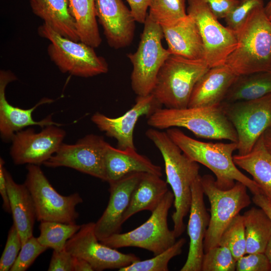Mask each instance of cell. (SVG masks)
Listing matches in <instances>:
<instances>
[{"instance_id": "1", "label": "cell", "mask_w": 271, "mask_h": 271, "mask_svg": "<svg viewBox=\"0 0 271 271\" xmlns=\"http://www.w3.org/2000/svg\"><path fill=\"white\" fill-rule=\"evenodd\" d=\"M146 135L160 151L164 161L166 182L174 196L175 211L172 219L173 230L177 238L185 229L184 219L190 211L191 186L199 175L200 167L183 153L166 131L152 127L146 131Z\"/></svg>"}, {"instance_id": "2", "label": "cell", "mask_w": 271, "mask_h": 271, "mask_svg": "<svg viewBox=\"0 0 271 271\" xmlns=\"http://www.w3.org/2000/svg\"><path fill=\"white\" fill-rule=\"evenodd\" d=\"M166 132L187 157L214 173L219 188L228 189L234 185L235 181H238L245 185L253 195L263 194L259 185L240 172L235 164L232 154L237 150V143H213L198 141L177 127L168 128Z\"/></svg>"}, {"instance_id": "3", "label": "cell", "mask_w": 271, "mask_h": 271, "mask_svg": "<svg viewBox=\"0 0 271 271\" xmlns=\"http://www.w3.org/2000/svg\"><path fill=\"white\" fill-rule=\"evenodd\" d=\"M235 32L237 46L225 64L237 75L271 71V22L264 5L255 8Z\"/></svg>"}, {"instance_id": "4", "label": "cell", "mask_w": 271, "mask_h": 271, "mask_svg": "<svg viewBox=\"0 0 271 271\" xmlns=\"http://www.w3.org/2000/svg\"><path fill=\"white\" fill-rule=\"evenodd\" d=\"M147 124L158 129L184 127L196 137L206 139L238 141L236 130L221 105L179 109L161 107L148 117Z\"/></svg>"}, {"instance_id": "5", "label": "cell", "mask_w": 271, "mask_h": 271, "mask_svg": "<svg viewBox=\"0 0 271 271\" xmlns=\"http://www.w3.org/2000/svg\"><path fill=\"white\" fill-rule=\"evenodd\" d=\"M209 68L204 59L171 55L158 73L152 94L166 108L187 107L196 83Z\"/></svg>"}, {"instance_id": "6", "label": "cell", "mask_w": 271, "mask_h": 271, "mask_svg": "<svg viewBox=\"0 0 271 271\" xmlns=\"http://www.w3.org/2000/svg\"><path fill=\"white\" fill-rule=\"evenodd\" d=\"M38 33L50 41L48 55L62 73L87 78L108 72L107 62L97 55L94 48L65 38L45 23L38 27Z\"/></svg>"}, {"instance_id": "7", "label": "cell", "mask_w": 271, "mask_h": 271, "mask_svg": "<svg viewBox=\"0 0 271 271\" xmlns=\"http://www.w3.org/2000/svg\"><path fill=\"white\" fill-rule=\"evenodd\" d=\"M136 51L127 54L132 65L131 86L137 96L152 93L158 73L171 55L162 45L164 34L162 27L148 16Z\"/></svg>"}, {"instance_id": "8", "label": "cell", "mask_w": 271, "mask_h": 271, "mask_svg": "<svg viewBox=\"0 0 271 271\" xmlns=\"http://www.w3.org/2000/svg\"><path fill=\"white\" fill-rule=\"evenodd\" d=\"M204 192L210 204L209 225L204 239V251L218 245L221 235L232 219L251 203L247 187L236 181L228 189L219 188L210 175L201 176Z\"/></svg>"}, {"instance_id": "9", "label": "cell", "mask_w": 271, "mask_h": 271, "mask_svg": "<svg viewBox=\"0 0 271 271\" xmlns=\"http://www.w3.org/2000/svg\"><path fill=\"white\" fill-rule=\"evenodd\" d=\"M174 196L168 191L148 220L134 229L117 233L100 241L113 248L136 247L157 255L173 245L176 241L173 230L168 224L169 211L174 203Z\"/></svg>"}, {"instance_id": "10", "label": "cell", "mask_w": 271, "mask_h": 271, "mask_svg": "<svg viewBox=\"0 0 271 271\" xmlns=\"http://www.w3.org/2000/svg\"><path fill=\"white\" fill-rule=\"evenodd\" d=\"M24 184L33 198L37 220L74 224L79 214L77 205L83 202L78 193L68 196L59 194L50 183L40 166L28 164Z\"/></svg>"}, {"instance_id": "11", "label": "cell", "mask_w": 271, "mask_h": 271, "mask_svg": "<svg viewBox=\"0 0 271 271\" xmlns=\"http://www.w3.org/2000/svg\"><path fill=\"white\" fill-rule=\"evenodd\" d=\"M221 106L236 130L238 155L250 152L271 127V94L254 100L222 102Z\"/></svg>"}, {"instance_id": "12", "label": "cell", "mask_w": 271, "mask_h": 271, "mask_svg": "<svg viewBox=\"0 0 271 271\" xmlns=\"http://www.w3.org/2000/svg\"><path fill=\"white\" fill-rule=\"evenodd\" d=\"M187 13L196 22L209 68L225 64L237 46L236 32L221 25L203 0H187Z\"/></svg>"}, {"instance_id": "13", "label": "cell", "mask_w": 271, "mask_h": 271, "mask_svg": "<svg viewBox=\"0 0 271 271\" xmlns=\"http://www.w3.org/2000/svg\"><path fill=\"white\" fill-rule=\"evenodd\" d=\"M108 144L102 136L87 134L74 144L62 143L43 165L70 168L106 182L105 156Z\"/></svg>"}, {"instance_id": "14", "label": "cell", "mask_w": 271, "mask_h": 271, "mask_svg": "<svg viewBox=\"0 0 271 271\" xmlns=\"http://www.w3.org/2000/svg\"><path fill=\"white\" fill-rule=\"evenodd\" d=\"M95 223L81 225L80 229L67 242L65 249L73 256L86 260L94 270L120 269L140 258L132 253L121 252L101 243L97 238Z\"/></svg>"}, {"instance_id": "15", "label": "cell", "mask_w": 271, "mask_h": 271, "mask_svg": "<svg viewBox=\"0 0 271 271\" xmlns=\"http://www.w3.org/2000/svg\"><path fill=\"white\" fill-rule=\"evenodd\" d=\"M66 131L56 125H50L36 132L33 128L17 131L11 141L10 155L16 165L40 166L59 149Z\"/></svg>"}, {"instance_id": "16", "label": "cell", "mask_w": 271, "mask_h": 271, "mask_svg": "<svg viewBox=\"0 0 271 271\" xmlns=\"http://www.w3.org/2000/svg\"><path fill=\"white\" fill-rule=\"evenodd\" d=\"M162 106L152 93L137 96L135 104L123 115L112 118L97 112L91 120L107 137L116 140L117 148L136 149L133 133L138 119L145 115L149 117Z\"/></svg>"}, {"instance_id": "17", "label": "cell", "mask_w": 271, "mask_h": 271, "mask_svg": "<svg viewBox=\"0 0 271 271\" xmlns=\"http://www.w3.org/2000/svg\"><path fill=\"white\" fill-rule=\"evenodd\" d=\"M96 18L101 25L109 46L115 49L132 42L136 20L122 0H94Z\"/></svg>"}, {"instance_id": "18", "label": "cell", "mask_w": 271, "mask_h": 271, "mask_svg": "<svg viewBox=\"0 0 271 271\" xmlns=\"http://www.w3.org/2000/svg\"><path fill=\"white\" fill-rule=\"evenodd\" d=\"M135 172L109 183V199L101 217L95 223L94 230L99 241L120 233L123 216L129 204L132 192L142 174Z\"/></svg>"}, {"instance_id": "19", "label": "cell", "mask_w": 271, "mask_h": 271, "mask_svg": "<svg viewBox=\"0 0 271 271\" xmlns=\"http://www.w3.org/2000/svg\"><path fill=\"white\" fill-rule=\"evenodd\" d=\"M17 79L11 71L1 70L0 71V134L2 139L11 141L14 134L25 127L39 125L42 128L50 125L61 126L63 124L52 120L49 115L40 121L32 117L33 112L40 105L53 102L51 99L44 98L29 109H23L11 104L6 97V89L8 83Z\"/></svg>"}, {"instance_id": "20", "label": "cell", "mask_w": 271, "mask_h": 271, "mask_svg": "<svg viewBox=\"0 0 271 271\" xmlns=\"http://www.w3.org/2000/svg\"><path fill=\"white\" fill-rule=\"evenodd\" d=\"M204 194L201 176L199 175L191 186V202L187 225L189 248L186 261L181 271H201L204 239L210 219Z\"/></svg>"}, {"instance_id": "21", "label": "cell", "mask_w": 271, "mask_h": 271, "mask_svg": "<svg viewBox=\"0 0 271 271\" xmlns=\"http://www.w3.org/2000/svg\"><path fill=\"white\" fill-rule=\"evenodd\" d=\"M237 76L225 64L209 68L196 83L188 107L220 106Z\"/></svg>"}, {"instance_id": "22", "label": "cell", "mask_w": 271, "mask_h": 271, "mask_svg": "<svg viewBox=\"0 0 271 271\" xmlns=\"http://www.w3.org/2000/svg\"><path fill=\"white\" fill-rule=\"evenodd\" d=\"M171 55L190 59H204L205 51L198 27L189 15L177 22L162 27Z\"/></svg>"}, {"instance_id": "23", "label": "cell", "mask_w": 271, "mask_h": 271, "mask_svg": "<svg viewBox=\"0 0 271 271\" xmlns=\"http://www.w3.org/2000/svg\"><path fill=\"white\" fill-rule=\"evenodd\" d=\"M107 181H116L132 173H150L162 176V168L136 149H120L108 144L105 156Z\"/></svg>"}, {"instance_id": "24", "label": "cell", "mask_w": 271, "mask_h": 271, "mask_svg": "<svg viewBox=\"0 0 271 271\" xmlns=\"http://www.w3.org/2000/svg\"><path fill=\"white\" fill-rule=\"evenodd\" d=\"M5 175L13 223L19 231L23 245L33 236L34 225L37 220L35 206L25 184L17 183L6 169Z\"/></svg>"}, {"instance_id": "25", "label": "cell", "mask_w": 271, "mask_h": 271, "mask_svg": "<svg viewBox=\"0 0 271 271\" xmlns=\"http://www.w3.org/2000/svg\"><path fill=\"white\" fill-rule=\"evenodd\" d=\"M33 13L61 36L79 41L68 0H30Z\"/></svg>"}, {"instance_id": "26", "label": "cell", "mask_w": 271, "mask_h": 271, "mask_svg": "<svg viewBox=\"0 0 271 271\" xmlns=\"http://www.w3.org/2000/svg\"><path fill=\"white\" fill-rule=\"evenodd\" d=\"M168 191V183L161 176L143 173L132 192L129 204L123 216V222L139 212L148 210L152 212Z\"/></svg>"}, {"instance_id": "27", "label": "cell", "mask_w": 271, "mask_h": 271, "mask_svg": "<svg viewBox=\"0 0 271 271\" xmlns=\"http://www.w3.org/2000/svg\"><path fill=\"white\" fill-rule=\"evenodd\" d=\"M235 164L253 177L263 194L271 201V153L266 149L262 134L248 153L233 156Z\"/></svg>"}, {"instance_id": "28", "label": "cell", "mask_w": 271, "mask_h": 271, "mask_svg": "<svg viewBox=\"0 0 271 271\" xmlns=\"http://www.w3.org/2000/svg\"><path fill=\"white\" fill-rule=\"evenodd\" d=\"M271 94V71L238 75L223 102L251 100Z\"/></svg>"}, {"instance_id": "29", "label": "cell", "mask_w": 271, "mask_h": 271, "mask_svg": "<svg viewBox=\"0 0 271 271\" xmlns=\"http://www.w3.org/2000/svg\"><path fill=\"white\" fill-rule=\"evenodd\" d=\"M246 254L264 253L271 235V219L261 208L252 207L243 215Z\"/></svg>"}, {"instance_id": "30", "label": "cell", "mask_w": 271, "mask_h": 271, "mask_svg": "<svg viewBox=\"0 0 271 271\" xmlns=\"http://www.w3.org/2000/svg\"><path fill=\"white\" fill-rule=\"evenodd\" d=\"M68 2L80 41L94 48L98 47L101 38L97 23L94 0H68Z\"/></svg>"}, {"instance_id": "31", "label": "cell", "mask_w": 271, "mask_h": 271, "mask_svg": "<svg viewBox=\"0 0 271 271\" xmlns=\"http://www.w3.org/2000/svg\"><path fill=\"white\" fill-rule=\"evenodd\" d=\"M38 241L48 249L61 251L65 248L67 241L80 228L81 225L55 221L40 222Z\"/></svg>"}, {"instance_id": "32", "label": "cell", "mask_w": 271, "mask_h": 271, "mask_svg": "<svg viewBox=\"0 0 271 271\" xmlns=\"http://www.w3.org/2000/svg\"><path fill=\"white\" fill-rule=\"evenodd\" d=\"M147 16L161 27L171 25L187 16L186 0H150Z\"/></svg>"}, {"instance_id": "33", "label": "cell", "mask_w": 271, "mask_h": 271, "mask_svg": "<svg viewBox=\"0 0 271 271\" xmlns=\"http://www.w3.org/2000/svg\"><path fill=\"white\" fill-rule=\"evenodd\" d=\"M186 240L181 238L163 252L150 259L138 260L118 269L119 271H168V264L173 257L180 254Z\"/></svg>"}, {"instance_id": "34", "label": "cell", "mask_w": 271, "mask_h": 271, "mask_svg": "<svg viewBox=\"0 0 271 271\" xmlns=\"http://www.w3.org/2000/svg\"><path fill=\"white\" fill-rule=\"evenodd\" d=\"M218 245L229 247L237 260L246 254V243L243 215L235 216L223 232Z\"/></svg>"}, {"instance_id": "35", "label": "cell", "mask_w": 271, "mask_h": 271, "mask_svg": "<svg viewBox=\"0 0 271 271\" xmlns=\"http://www.w3.org/2000/svg\"><path fill=\"white\" fill-rule=\"evenodd\" d=\"M236 264L229 247L218 245L204 253L201 271H234Z\"/></svg>"}, {"instance_id": "36", "label": "cell", "mask_w": 271, "mask_h": 271, "mask_svg": "<svg viewBox=\"0 0 271 271\" xmlns=\"http://www.w3.org/2000/svg\"><path fill=\"white\" fill-rule=\"evenodd\" d=\"M48 248L43 246L37 237L32 236L22 245L10 271H25L36 259Z\"/></svg>"}, {"instance_id": "37", "label": "cell", "mask_w": 271, "mask_h": 271, "mask_svg": "<svg viewBox=\"0 0 271 271\" xmlns=\"http://www.w3.org/2000/svg\"><path fill=\"white\" fill-rule=\"evenodd\" d=\"M22 246L21 236L16 225L11 227L6 245L0 259V270H10Z\"/></svg>"}, {"instance_id": "38", "label": "cell", "mask_w": 271, "mask_h": 271, "mask_svg": "<svg viewBox=\"0 0 271 271\" xmlns=\"http://www.w3.org/2000/svg\"><path fill=\"white\" fill-rule=\"evenodd\" d=\"M264 5L263 0H239L238 4L225 18L227 27L236 32L244 24L251 12Z\"/></svg>"}, {"instance_id": "39", "label": "cell", "mask_w": 271, "mask_h": 271, "mask_svg": "<svg viewBox=\"0 0 271 271\" xmlns=\"http://www.w3.org/2000/svg\"><path fill=\"white\" fill-rule=\"evenodd\" d=\"M237 271H271L270 263L264 253H251L236 260Z\"/></svg>"}, {"instance_id": "40", "label": "cell", "mask_w": 271, "mask_h": 271, "mask_svg": "<svg viewBox=\"0 0 271 271\" xmlns=\"http://www.w3.org/2000/svg\"><path fill=\"white\" fill-rule=\"evenodd\" d=\"M49 271H74L73 256L65 248L53 250L48 268Z\"/></svg>"}, {"instance_id": "41", "label": "cell", "mask_w": 271, "mask_h": 271, "mask_svg": "<svg viewBox=\"0 0 271 271\" xmlns=\"http://www.w3.org/2000/svg\"><path fill=\"white\" fill-rule=\"evenodd\" d=\"M217 19H225L238 4L239 0H203Z\"/></svg>"}, {"instance_id": "42", "label": "cell", "mask_w": 271, "mask_h": 271, "mask_svg": "<svg viewBox=\"0 0 271 271\" xmlns=\"http://www.w3.org/2000/svg\"><path fill=\"white\" fill-rule=\"evenodd\" d=\"M136 22L144 24L148 15L150 0H126Z\"/></svg>"}, {"instance_id": "43", "label": "cell", "mask_w": 271, "mask_h": 271, "mask_svg": "<svg viewBox=\"0 0 271 271\" xmlns=\"http://www.w3.org/2000/svg\"><path fill=\"white\" fill-rule=\"evenodd\" d=\"M5 162L3 158H0V194L3 199V207L5 211L11 213V210L7 188V180L5 175Z\"/></svg>"}, {"instance_id": "44", "label": "cell", "mask_w": 271, "mask_h": 271, "mask_svg": "<svg viewBox=\"0 0 271 271\" xmlns=\"http://www.w3.org/2000/svg\"><path fill=\"white\" fill-rule=\"evenodd\" d=\"M253 202L258 207L262 209L271 219V201L263 194L254 195Z\"/></svg>"}, {"instance_id": "45", "label": "cell", "mask_w": 271, "mask_h": 271, "mask_svg": "<svg viewBox=\"0 0 271 271\" xmlns=\"http://www.w3.org/2000/svg\"><path fill=\"white\" fill-rule=\"evenodd\" d=\"M74 271H93L92 266L84 259L73 256Z\"/></svg>"}, {"instance_id": "46", "label": "cell", "mask_w": 271, "mask_h": 271, "mask_svg": "<svg viewBox=\"0 0 271 271\" xmlns=\"http://www.w3.org/2000/svg\"><path fill=\"white\" fill-rule=\"evenodd\" d=\"M262 138L266 149L271 153V127L267 128L263 132Z\"/></svg>"}, {"instance_id": "47", "label": "cell", "mask_w": 271, "mask_h": 271, "mask_svg": "<svg viewBox=\"0 0 271 271\" xmlns=\"http://www.w3.org/2000/svg\"><path fill=\"white\" fill-rule=\"evenodd\" d=\"M264 253L267 257L271 266V235L266 246Z\"/></svg>"}, {"instance_id": "48", "label": "cell", "mask_w": 271, "mask_h": 271, "mask_svg": "<svg viewBox=\"0 0 271 271\" xmlns=\"http://www.w3.org/2000/svg\"><path fill=\"white\" fill-rule=\"evenodd\" d=\"M264 10L267 18L271 22V0L264 6Z\"/></svg>"}, {"instance_id": "49", "label": "cell", "mask_w": 271, "mask_h": 271, "mask_svg": "<svg viewBox=\"0 0 271 271\" xmlns=\"http://www.w3.org/2000/svg\"></svg>"}]
</instances>
